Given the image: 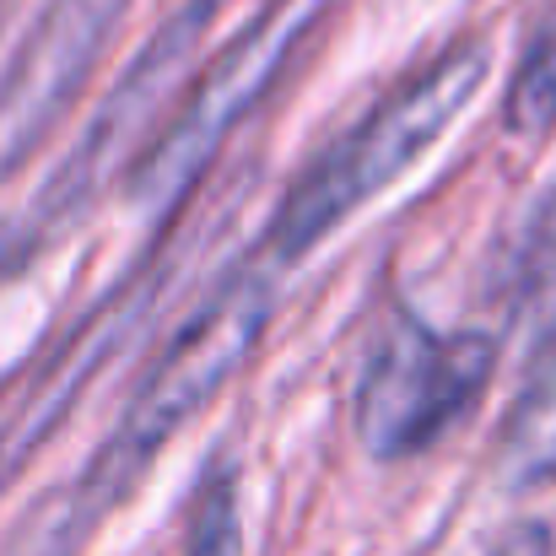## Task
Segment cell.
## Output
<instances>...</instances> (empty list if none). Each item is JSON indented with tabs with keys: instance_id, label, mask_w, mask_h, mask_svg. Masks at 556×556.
<instances>
[{
	"instance_id": "cell-1",
	"label": "cell",
	"mask_w": 556,
	"mask_h": 556,
	"mask_svg": "<svg viewBox=\"0 0 556 556\" xmlns=\"http://www.w3.org/2000/svg\"><path fill=\"white\" fill-rule=\"evenodd\" d=\"M486 76H492V49L486 38L470 33L454 38L427 65H416L405 81H394L352 130H341V141H330L292 179L270 216V254L281 265L303 260L336 227H346L372 194L400 185L443 141V130L476 103Z\"/></svg>"
},
{
	"instance_id": "cell-2",
	"label": "cell",
	"mask_w": 556,
	"mask_h": 556,
	"mask_svg": "<svg viewBox=\"0 0 556 556\" xmlns=\"http://www.w3.org/2000/svg\"><path fill=\"white\" fill-rule=\"evenodd\" d=\"M270 314H276V287L265 270H249V265L232 270L189 314L179 336L163 346V357L141 372L114 438L92 459V470L81 481L87 508H109L114 497H125L136 486V476L249 368V357L260 352V341L270 330Z\"/></svg>"
},
{
	"instance_id": "cell-3",
	"label": "cell",
	"mask_w": 556,
	"mask_h": 556,
	"mask_svg": "<svg viewBox=\"0 0 556 556\" xmlns=\"http://www.w3.org/2000/svg\"><path fill=\"white\" fill-rule=\"evenodd\" d=\"M330 0H265L249 27H238L205 71L185 81L179 103L157 125V136L141 147V157L125 174V194L141 211H174L194 179L216 163V152L232 141V130L270 98L281 71L303 54V43L319 33Z\"/></svg>"
},
{
	"instance_id": "cell-4",
	"label": "cell",
	"mask_w": 556,
	"mask_h": 556,
	"mask_svg": "<svg viewBox=\"0 0 556 556\" xmlns=\"http://www.w3.org/2000/svg\"><path fill=\"white\" fill-rule=\"evenodd\" d=\"M497 341L481 330H432L400 314L372 341L357 378V438L372 459H416L443 443L486 394Z\"/></svg>"
},
{
	"instance_id": "cell-5",
	"label": "cell",
	"mask_w": 556,
	"mask_h": 556,
	"mask_svg": "<svg viewBox=\"0 0 556 556\" xmlns=\"http://www.w3.org/2000/svg\"><path fill=\"white\" fill-rule=\"evenodd\" d=\"M211 16H216V0H185L147 38V49H136V60L125 65L119 87L87 119L81 141L71 147V157L54 168V179H49L43 200H38V216L43 222H65V216L87 211L114 179L130 174V163L141 157V147L168 119V103H179L189 65H194V54L205 43Z\"/></svg>"
},
{
	"instance_id": "cell-6",
	"label": "cell",
	"mask_w": 556,
	"mask_h": 556,
	"mask_svg": "<svg viewBox=\"0 0 556 556\" xmlns=\"http://www.w3.org/2000/svg\"><path fill=\"white\" fill-rule=\"evenodd\" d=\"M130 0H49L0 76V185L54 136L92 81Z\"/></svg>"
},
{
	"instance_id": "cell-7",
	"label": "cell",
	"mask_w": 556,
	"mask_h": 556,
	"mask_svg": "<svg viewBox=\"0 0 556 556\" xmlns=\"http://www.w3.org/2000/svg\"><path fill=\"white\" fill-rule=\"evenodd\" d=\"M503 476L514 486L556 481V341L525 378V389L503 421Z\"/></svg>"
},
{
	"instance_id": "cell-8",
	"label": "cell",
	"mask_w": 556,
	"mask_h": 556,
	"mask_svg": "<svg viewBox=\"0 0 556 556\" xmlns=\"http://www.w3.org/2000/svg\"><path fill=\"white\" fill-rule=\"evenodd\" d=\"M503 125L519 141H541L556 130V16L535 27V38L525 43L508 92H503Z\"/></svg>"
},
{
	"instance_id": "cell-9",
	"label": "cell",
	"mask_w": 556,
	"mask_h": 556,
	"mask_svg": "<svg viewBox=\"0 0 556 556\" xmlns=\"http://www.w3.org/2000/svg\"><path fill=\"white\" fill-rule=\"evenodd\" d=\"M189 556H238V497H232V476H211V486H200L194 525H189Z\"/></svg>"
},
{
	"instance_id": "cell-10",
	"label": "cell",
	"mask_w": 556,
	"mask_h": 556,
	"mask_svg": "<svg viewBox=\"0 0 556 556\" xmlns=\"http://www.w3.org/2000/svg\"><path fill=\"white\" fill-rule=\"evenodd\" d=\"M486 556H556V535L552 525H541V519H519V525H508L492 541Z\"/></svg>"
}]
</instances>
